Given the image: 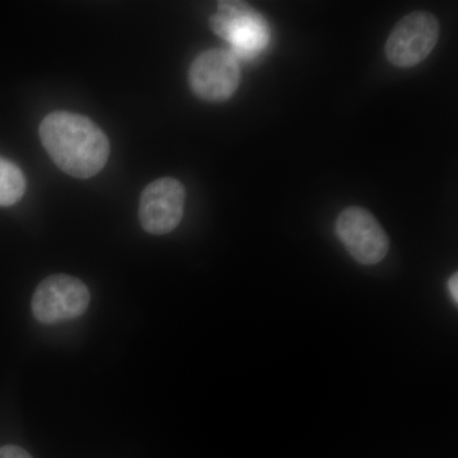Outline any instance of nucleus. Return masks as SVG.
<instances>
[{"label":"nucleus","instance_id":"1","mask_svg":"<svg viewBox=\"0 0 458 458\" xmlns=\"http://www.w3.org/2000/svg\"><path fill=\"white\" fill-rule=\"evenodd\" d=\"M42 146L69 176L89 179L107 164L110 141L98 123L83 114L55 111L42 120Z\"/></svg>","mask_w":458,"mask_h":458},{"label":"nucleus","instance_id":"2","mask_svg":"<svg viewBox=\"0 0 458 458\" xmlns=\"http://www.w3.org/2000/svg\"><path fill=\"white\" fill-rule=\"evenodd\" d=\"M209 23L213 32L242 57H254L270 41L267 21L245 2H219L218 12Z\"/></svg>","mask_w":458,"mask_h":458},{"label":"nucleus","instance_id":"3","mask_svg":"<svg viewBox=\"0 0 458 458\" xmlns=\"http://www.w3.org/2000/svg\"><path fill=\"white\" fill-rule=\"evenodd\" d=\"M90 293L82 280L55 274L42 280L33 293V316L41 324L54 325L82 316L89 309Z\"/></svg>","mask_w":458,"mask_h":458},{"label":"nucleus","instance_id":"4","mask_svg":"<svg viewBox=\"0 0 458 458\" xmlns=\"http://www.w3.org/2000/svg\"><path fill=\"white\" fill-rule=\"evenodd\" d=\"M441 26L429 12H414L400 20L386 42L388 62L397 68H412L426 60L439 40Z\"/></svg>","mask_w":458,"mask_h":458},{"label":"nucleus","instance_id":"5","mask_svg":"<svg viewBox=\"0 0 458 458\" xmlns=\"http://www.w3.org/2000/svg\"><path fill=\"white\" fill-rule=\"evenodd\" d=\"M337 237L349 255L361 265L381 262L390 250V238L376 216L360 207H349L337 216Z\"/></svg>","mask_w":458,"mask_h":458},{"label":"nucleus","instance_id":"6","mask_svg":"<svg viewBox=\"0 0 458 458\" xmlns=\"http://www.w3.org/2000/svg\"><path fill=\"white\" fill-rule=\"evenodd\" d=\"M189 83L199 98L225 102L241 83V68L228 51L209 49L195 57L189 69Z\"/></svg>","mask_w":458,"mask_h":458},{"label":"nucleus","instance_id":"7","mask_svg":"<svg viewBox=\"0 0 458 458\" xmlns=\"http://www.w3.org/2000/svg\"><path fill=\"white\" fill-rule=\"evenodd\" d=\"M186 190L179 180L162 177L141 192L140 222L144 231L156 236L170 233L180 225L185 210Z\"/></svg>","mask_w":458,"mask_h":458},{"label":"nucleus","instance_id":"8","mask_svg":"<svg viewBox=\"0 0 458 458\" xmlns=\"http://www.w3.org/2000/svg\"><path fill=\"white\" fill-rule=\"evenodd\" d=\"M26 177L13 162L0 157V207H11L23 198Z\"/></svg>","mask_w":458,"mask_h":458},{"label":"nucleus","instance_id":"9","mask_svg":"<svg viewBox=\"0 0 458 458\" xmlns=\"http://www.w3.org/2000/svg\"><path fill=\"white\" fill-rule=\"evenodd\" d=\"M0 458H32V456L23 448L9 445L0 447Z\"/></svg>","mask_w":458,"mask_h":458},{"label":"nucleus","instance_id":"10","mask_svg":"<svg viewBox=\"0 0 458 458\" xmlns=\"http://www.w3.org/2000/svg\"><path fill=\"white\" fill-rule=\"evenodd\" d=\"M448 285H450V292L452 298H454V302L457 303L458 301V274L454 273V276H451L450 283H448Z\"/></svg>","mask_w":458,"mask_h":458}]
</instances>
